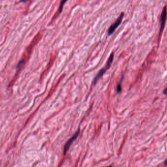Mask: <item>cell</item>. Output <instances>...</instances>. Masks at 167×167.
Returning <instances> with one entry per match:
<instances>
[{
  "mask_svg": "<svg viewBox=\"0 0 167 167\" xmlns=\"http://www.w3.org/2000/svg\"><path fill=\"white\" fill-rule=\"evenodd\" d=\"M113 59H114V53H112L108 59V61L107 62V63H106V66L102 68L99 72V73H98V74L97 75V76H95V77L94 78V80H93V83H94V85H95L97 80H98L99 78L104 73H105L106 72V71L109 68V67H110L111 64L112 63V62H113Z\"/></svg>",
  "mask_w": 167,
  "mask_h": 167,
  "instance_id": "obj_1",
  "label": "cell"
},
{
  "mask_svg": "<svg viewBox=\"0 0 167 167\" xmlns=\"http://www.w3.org/2000/svg\"><path fill=\"white\" fill-rule=\"evenodd\" d=\"M124 13L123 12H122L120 14V15L119 17V18H118V19L116 20V21L110 27V28L108 30V35H111L114 32L115 30L119 26V25L121 24V23L122 22V19L124 17Z\"/></svg>",
  "mask_w": 167,
  "mask_h": 167,
  "instance_id": "obj_2",
  "label": "cell"
},
{
  "mask_svg": "<svg viewBox=\"0 0 167 167\" xmlns=\"http://www.w3.org/2000/svg\"><path fill=\"white\" fill-rule=\"evenodd\" d=\"M79 133V129H78L76 132V133L66 142V143L65 144V145H64V155H65L68 150H69V149L70 148V146L71 145V144H72V143H73V142L76 139V138L78 137V135Z\"/></svg>",
  "mask_w": 167,
  "mask_h": 167,
  "instance_id": "obj_3",
  "label": "cell"
},
{
  "mask_svg": "<svg viewBox=\"0 0 167 167\" xmlns=\"http://www.w3.org/2000/svg\"><path fill=\"white\" fill-rule=\"evenodd\" d=\"M166 7H164L163 8V10L162 11V13L161 14V27H160V33L162 32V30L164 29L165 23L166 21Z\"/></svg>",
  "mask_w": 167,
  "mask_h": 167,
  "instance_id": "obj_4",
  "label": "cell"
},
{
  "mask_svg": "<svg viewBox=\"0 0 167 167\" xmlns=\"http://www.w3.org/2000/svg\"><path fill=\"white\" fill-rule=\"evenodd\" d=\"M68 1V0H62L61 2V3H60V7H59V13H60L62 11V9H63V7L65 4V3Z\"/></svg>",
  "mask_w": 167,
  "mask_h": 167,
  "instance_id": "obj_5",
  "label": "cell"
},
{
  "mask_svg": "<svg viewBox=\"0 0 167 167\" xmlns=\"http://www.w3.org/2000/svg\"><path fill=\"white\" fill-rule=\"evenodd\" d=\"M123 77H122L121 80V82H120L118 85L117 86V92L118 93H120L121 92V82H122V79Z\"/></svg>",
  "mask_w": 167,
  "mask_h": 167,
  "instance_id": "obj_6",
  "label": "cell"
},
{
  "mask_svg": "<svg viewBox=\"0 0 167 167\" xmlns=\"http://www.w3.org/2000/svg\"><path fill=\"white\" fill-rule=\"evenodd\" d=\"M167 88H166L165 89V90L163 91V94H165V95H166L167 94Z\"/></svg>",
  "mask_w": 167,
  "mask_h": 167,
  "instance_id": "obj_7",
  "label": "cell"
},
{
  "mask_svg": "<svg viewBox=\"0 0 167 167\" xmlns=\"http://www.w3.org/2000/svg\"><path fill=\"white\" fill-rule=\"evenodd\" d=\"M29 0H21V2H23V3H26L27 2H28Z\"/></svg>",
  "mask_w": 167,
  "mask_h": 167,
  "instance_id": "obj_8",
  "label": "cell"
},
{
  "mask_svg": "<svg viewBox=\"0 0 167 167\" xmlns=\"http://www.w3.org/2000/svg\"><path fill=\"white\" fill-rule=\"evenodd\" d=\"M167 160H166V161H165V162H164V164H165V165L166 166V165H167Z\"/></svg>",
  "mask_w": 167,
  "mask_h": 167,
  "instance_id": "obj_9",
  "label": "cell"
}]
</instances>
